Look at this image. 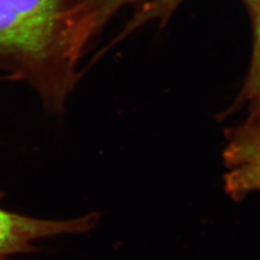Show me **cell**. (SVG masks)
<instances>
[{
  "mask_svg": "<svg viewBox=\"0 0 260 260\" xmlns=\"http://www.w3.org/2000/svg\"><path fill=\"white\" fill-rule=\"evenodd\" d=\"M91 0H0V73L59 114L95 38Z\"/></svg>",
  "mask_w": 260,
  "mask_h": 260,
  "instance_id": "cell-1",
  "label": "cell"
},
{
  "mask_svg": "<svg viewBox=\"0 0 260 260\" xmlns=\"http://www.w3.org/2000/svg\"><path fill=\"white\" fill-rule=\"evenodd\" d=\"M225 137L224 191L239 202L260 191V117L249 115L245 123L228 129Z\"/></svg>",
  "mask_w": 260,
  "mask_h": 260,
  "instance_id": "cell-2",
  "label": "cell"
},
{
  "mask_svg": "<svg viewBox=\"0 0 260 260\" xmlns=\"http://www.w3.org/2000/svg\"><path fill=\"white\" fill-rule=\"evenodd\" d=\"M100 216L93 213L70 220H52L24 216L0 207V260L36 250L38 240L89 232Z\"/></svg>",
  "mask_w": 260,
  "mask_h": 260,
  "instance_id": "cell-3",
  "label": "cell"
},
{
  "mask_svg": "<svg viewBox=\"0 0 260 260\" xmlns=\"http://www.w3.org/2000/svg\"><path fill=\"white\" fill-rule=\"evenodd\" d=\"M253 27V53L245 81L232 110L246 107L249 115L260 117V0H242Z\"/></svg>",
  "mask_w": 260,
  "mask_h": 260,
  "instance_id": "cell-4",
  "label": "cell"
},
{
  "mask_svg": "<svg viewBox=\"0 0 260 260\" xmlns=\"http://www.w3.org/2000/svg\"><path fill=\"white\" fill-rule=\"evenodd\" d=\"M183 0H101L105 11L111 15H117L128 8H132L134 13L143 10V20L149 23L159 21L160 25L165 24L174 11Z\"/></svg>",
  "mask_w": 260,
  "mask_h": 260,
  "instance_id": "cell-5",
  "label": "cell"
}]
</instances>
